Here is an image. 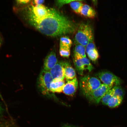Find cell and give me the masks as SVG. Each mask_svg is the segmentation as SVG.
Returning a JSON list of instances; mask_svg holds the SVG:
<instances>
[{
    "label": "cell",
    "mask_w": 127,
    "mask_h": 127,
    "mask_svg": "<svg viewBox=\"0 0 127 127\" xmlns=\"http://www.w3.org/2000/svg\"><path fill=\"white\" fill-rule=\"evenodd\" d=\"M28 17L32 25L47 36L55 37L72 33L75 30L74 24L55 9L50 8L48 15L42 19Z\"/></svg>",
    "instance_id": "cell-1"
},
{
    "label": "cell",
    "mask_w": 127,
    "mask_h": 127,
    "mask_svg": "<svg viewBox=\"0 0 127 127\" xmlns=\"http://www.w3.org/2000/svg\"><path fill=\"white\" fill-rule=\"evenodd\" d=\"M93 29L87 24H82L79 26L75 36L76 44L86 47L89 42L94 40Z\"/></svg>",
    "instance_id": "cell-2"
},
{
    "label": "cell",
    "mask_w": 127,
    "mask_h": 127,
    "mask_svg": "<svg viewBox=\"0 0 127 127\" xmlns=\"http://www.w3.org/2000/svg\"><path fill=\"white\" fill-rule=\"evenodd\" d=\"M53 81L49 71L44 70L41 71L37 80L38 88L42 94L50 98L54 97L50 91L51 83Z\"/></svg>",
    "instance_id": "cell-3"
},
{
    "label": "cell",
    "mask_w": 127,
    "mask_h": 127,
    "mask_svg": "<svg viewBox=\"0 0 127 127\" xmlns=\"http://www.w3.org/2000/svg\"><path fill=\"white\" fill-rule=\"evenodd\" d=\"M101 84L99 79L89 75L84 76L79 80L81 91L85 96L98 88Z\"/></svg>",
    "instance_id": "cell-4"
},
{
    "label": "cell",
    "mask_w": 127,
    "mask_h": 127,
    "mask_svg": "<svg viewBox=\"0 0 127 127\" xmlns=\"http://www.w3.org/2000/svg\"><path fill=\"white\" fill-rule=\"evenodd\" d=\"M112 88V87L104 84H101L98 88L85 96L90 102L98 104L106 94Z\"/></svg>",
    "instance_id": "cell-5"
},
{
    "label": "cell",
    "mask_w": 127,
    "mask_h": 127,
    "mask_svg": "<svg viewBox=\"0 0 127 127\" xmlns=\"http://www.w3.org/2000/svg\"><path fill=\"white\" fill-rule=\"evenodd\" d=\"M97 75L104 84L111 87L114 85H120L121 83V80L119 77L109 71H101Z\"/></svg>",
    "instance_id": "cell-6"
},
{
    "label": "cell",
    "mask_w": 127,
    "mask_h": 127,
    "mask_svg": "<svg viewBox=\"0 0 127 127\" xmlns=\"http://www.w3.org/2000/svg\"><path fill=\"white\" fill-rule=\"evenodd\" d=\"M50 9L48 8L43 5L30 6L29 7L28 17L36 19H41L47 16L50 12Z\"/></svg>",
    "instance_id": "cell-7"
},
{
    "label": "cell",
    "mask_w": 127,
    "mask_h": 127,
    "mask_svg": "<svg viewBox=\"0 0 127 127\" xmlns=\"http://www.w3.org/2000/svg\"><path fill=\"white\" fill-rule=\"evenodd\" d=\"M73 61L76 70L81 75H83L84 71L87 70L90 72L94 69L93 65L86 57L82 58H74Z\"/></svg>",
    "instance_id": "cell-8"
},
{
    "label": "cell",
    "mask_w": 127,
    "mask_h": 127,
    "mask_svg": "<svg viewBox=\"0 0 127 127\" xmlns=\"http://www.w3.org/2000/svg\"><path fill=\"white\" fill-rule=\"evenodd\" d=\"M49 72L53 81H59L64 80L65 71L64 61L58 62Z\"/></svg>",
    "instance_id": "cell-9"
},
{
    "label": "cell",
    "mask_w": 127,
    "mask_h": 127,
    "mask_svg": "<svg viewBox=\"0 0 127 127\" xmlns=\"http://www.w3.org/2000/svg\"><path fill=\"white\" fill-rule=\"evenodd\" d=\"M78 86V81L76 77L72 80H67L64 87L63 92L66 95L72 96L77 91Z\"/></svg>",
    "instance_id": "cell-10"
},
{
    "label": "cell",
    "mask_w": 127,
    "mask_h": 127,
    "mask_svg": "<svg viewBox=\"0 0 127 127\" xmlns=\"http://www.w3.org/2000/svg\"><path fill=\"white\" fill-rule=\"evenodd\" d=\"M86 52L89 58L93 62H96L99 57V52L97 49L94 40L89 42L86 47Z\"/></svg>",
    "instance_id": "cell-11"
},
{
    "label": "cell",
    "mask_w": 127,
    "mask_h": 127,
    "mask_svg": "<svg viewBox=\"0 0 127 127\" xmlns=\"http://www.w3.org/2000/svg\"><path fill=\"white\" fill-rule=\"evenodd\" d=\"M58 62L55 52H51L47 56L44 60L43 69L46 71H50Z\"/></svg>",
    "instance_id": "cell-12"
},
{
    "label": "cell",
    "mask_w": 127,
    "mask_h": 127,
    "mask_svg": "<svg viewBox=\"0 0 127 127\" xmlns=\"http://www.w3.org/2000/svg\"><path fill=\"white\" fill-rule=\"evenodd\" d=\"M64 76L67 80H72L76 77L75 70L71 65L70 63L67 61H64Z\"/></svg>",
    "instance_id": "cell-13"
},
{
    "label": "cell",
    "mask_w": 127,
    "mask_h": 127,
    "mask_svg": "<svg viewBox=\"0 0 127 127\" xmlns=\"http://www.w3.org/2000/svg\"><path fill=\"white\" fill-rule=\"evenodd\" d=\"M80 14L83 16L90 18H94L96 15L95 9L87 4H84L81 9Z\"/></svg>",
    "instance_id": "cell-14"
},
{
    "label": "cell",
    "mask_w": 127,
    "mask_h": 127,
    "mask_svg": "<svg viewBox=\"0 0 127 127\" xmlns=\"http://www.w3.org/2000/svg\"><path fill=\"white\" fill-rule=\"evenodd\" d=\"M65 84L64 80L59 81H53L50 84V91L52 93H61Z\"/></svg>",
    "instance_id": "cell-15"
},
{
    "label": "cell",
    "mask_w": 127,
    "mask_h": 127,
    "mask_svg": "<svg viewBox=\"0 0 127 127\" xmlns=\"http://www.w3.org/2000/svg\"><path fill=\"white\" fill-rule=\"evenodd\" d=\"M86 47L81 44H76L74 50V58H85L86 57Z\"/></svg>",
    "instance_id": "cell-16"
},
{
    "label": "cell",
    "mask_w": 127,
    "mask_h": 127,
    "mask_svg": "<svg viewBox=\"0 0 127 127\" xmlns=\"http://www.w3.org/2000/svg\"><path fill=\"white\" fill-rule=\"evenodd\" d=\"M123 97H122L114 96L109 100L107 105L111 108H114L117 107L121 104Z\"/></svg>",
    "instance_id": "cell-17"
},
{
    "label": "cell",
    "mask_w": 127,
    "mask_h": 127,
    "mask_svg": "<svg viewBox=\"0 0 127 127\" xmlns=\"http://www.w3.org/2000/svg\"><path fill=\"white\" fill-rule=\"evenodd\" d=\"M72 43L71 40L68 36H63L60 38V47L70 49Z\"/></svg>",
    "instance_id": "cell-18"
},
{
    "label": "cell",
    "mask_w": 127,
    "mask_h": 127,
    "mask_svg": "<svg viewBox=\"0 0 127 127\" xmlns=\"http://www.w3.org/2000/svg\"><path fill=\"white\" fill-rule=\"evenodd\" d=\"M83 4L79 1H73L70 3V7L76 14H80L81 9Z\"/></svg>",
    "instance_id": "cell-19"
},
{
    "label": "cell",
    "mask_w": 127,
    "mask_h": 127,
    "mask_svg": "<svg viewBox=\"0 0 127 127\" xmlns=\"http://www.w3.org/2000/svg\"><path fill=\"white\" fill-rule=\"evenodd\" d=\"M114 87L109 90L101 100V102L104 105H107L108 102L113 96H114Z\"/></svg>",
    "instance_id": "cell-20"
},
{
    "label": "cell",
    "mask_w": 127,
    "mask_h": 127,
    "mask_svg": "<svg viewBox=\"0 0 127 127\" xmlns=\"http://www.w3.org/2000/svg\"><path fill=\"white\" fill-rule=\"evenodd\" d=\"M114 96H117L123 97L125 95V91L123 87L120 85L116 86L114 87Z\"/></svg>",
    "instance_id": "cell-21"
},
{
    "label": "cell",
    "mask_w": 127,
    "mask_h": 127,
    "mask_svg": "<svg viewBox=\"0 0 127 127\" xmlns=\"http://www.w3.org/2000/svg\"><path fill=\"white\" fill-rule=\"evenodd\" d=\"M70 49L60 47L59 52L61 56L64 58H68L70 55Z\"/></svg>",
    "instance_id": "cell-22"
},
{
    "label": "cell",
    "mask_w": 127,
    "mask_h": 127,
    "mask_svg": "<svg viewBox=\"0 0 127 127\" xmlns=\"http://www.w3.org/2000/svg\"><path fill=\"white\" fill-rule=\"evenodd\" d=\"M82 0H57V4L59 7H61L64 5L75 1H82Z\"/></svg>",
    "instance_id": "cell-23"
},
{
    "label": "cell",
    "mask_w": 127,
    "mask_h": 127,
    "mask_svg": "<svg viewBox=\"0 0 127 127\" xmlns=\"http://www.w3.org/2000/svg\"><path fill=\"white\" fill-rule=\"evenodd\" d=\"M44 0H32V5L36 6L42 5L44 2Z\"/></svg>",
    "instance_id": "cell-24"
},
{
    "label": "cell",
    "mask_w": 127,
    "mask_h": 127,
    "mask_svg": "<svg viewBox=\"0 0 127 127\" xmlns=\"http://www.w3.org/2000/svg\"><path fill=\"white\" fill-rule=\"evenodd\" d=\"M31 0H16L17 2L20 4H26L29 2Z\"/></svg>",
    "instance_id": "cell-25"
},
{
    "label": "cell",
    "mask_w": 127,
    "mask_h": 127,
    "mask_svg": "<svg viewBox=\"0 0 127 127\" xmlns=\"http://www.w3.org/2000/svg\"><path fill=\"white\" fill-rule=\"evenodd\" d=\"M4 109L3 107L2 104L0 103V117H1L3 113Z\"/></svg>",
    "instance_id": "cell-26"
},
{
    "label": "cell",
    "mask_w": 127,
    "mask_h": 127,
    "mask_svg": "<svg viewBox=\"0 0 127 127\" xmlns=\"http://www.w3.org/2000/svg\"><path fill=\"white\" fill-rule=\"evenodd\" d=\"M92 1L95 5H97V0H92Z\"/></svg>",
    "instance_id": "cell-27"
},
{
    "label": "cell",
    "mask_w": 127,
    "mask_h": 127,
    "mask_svg": "<svg viewBox=\"0 0 127 127\" xmlns=\"http://www.w3.org/2000/svg\"><path fill=\"white\" fill-rule=\"evenodd\" d=\"M2 43V39L1 38V36H0V47Z\"/></svg>",
    "instance_id": "cell-28"
},
{
    "label": "cell",
    "mask_w": 127,
    "mask_h": 127,
    "mask_svg": "<svg viewBox=\"0 0 127 127\" xmlns=\"http://www.w3.org/2000/svg\"><path fill=\"white\" fill-rule=\"evenodd\" d=\"M74 127L73 126H69V125H64L63 127Z\"/></svg>",
    "instance_id": "cell-29"
}]
</instances>
